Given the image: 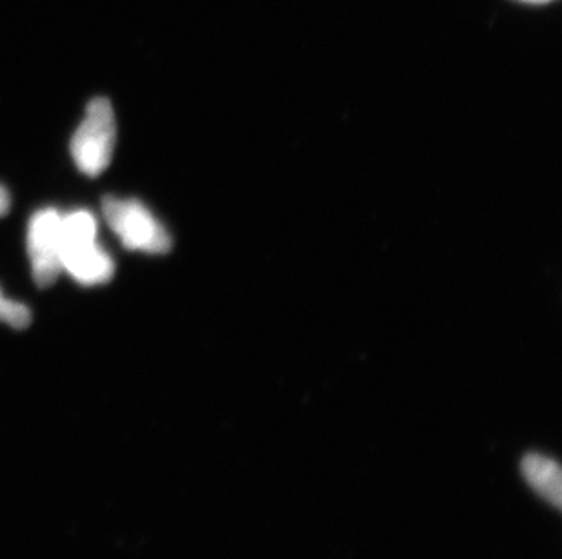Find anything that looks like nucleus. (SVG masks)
<instances>
[{"instance_id":"1","label":"nucleus","mask_w":562,"mask_h":559,"mask_svg":"<svg viewBox=\"0 0 562 559\" xmlns=\"http://www.w3.org/2000/svg\"><path fill=\"white\" fill-rule=\"evenodd\" d=\"M63 271L79 284L101 285L110 282L115 271L112 256L97 243V220L90 212H74L63 217Z\"/></svg>"},{"instance_id":"2","label":"nucleus","mask_w":562,"mask_h":559,"mask_svg":"<svg viewBox=\"0 0 562 559\" xmlns=\"http://www.w3.org/2000/svg\"><path fill=\"white\" fill-rule=\"evenodd\" d=\"M102 213L108 226L117 232L124 248L149 254L171 251L170 232L138 201H119L115 196L102 198Z\"/></svg>"},{"instance_id":"3","label":"nucleus","mask_w":562,"mask_h":559,"mask_svg":"<svg viewBox=\"0 0 562 559\" xmlns=\"http://www.w3.org/2000/svg\"><path fill=\"white\" fill-rule=\"evenodd\" d=\"M117 126L108 99H93L86 110L85 121L71 138L75 164L88 174L99 176L112 162Z\"/></svg>"},{"instance_id":"4","label":"nucleus","mask_w":562,"mask_h":559,"mask_svg":"<svg viewBox=\"0 0 562 559\" xmlns=\"http://www.w3.org/2000/svg\"><path fill=\"white\" fill-rule=\"evenodd\" d=\"M63 217L55 209L35 213L27 227V254L32 259L33 280L41 289L52 287L63 271Z\"/></svg>"},{"instance_id":"5","label":"nucleus","mask_w":562,"mask_h":559,"mask_svg":"<svg viewBox=\"0 0 562 559\" xmlns=\"http://www.w3.org/2000/svg\"><path fill=\"white\" fill-rule=\"evenodd\" d=\"M522 475L539 497L555 506L561 505V469L553 459L541 454H530L522 461Z\"/></svg>"},{"instance_id":"6","label":"nucleus","mask_w":562,"mask_h":559,"mask_svg":"<svg viewBox=\"0 0 562 559\" xmlns=\"http://www.w3.org/2000/svg\"><path fill=\"white\" fill-rule=\"evenodd\" d=\"M0 322L8 323L11 328L26 329L32 323V312L22 304L5 300L0 290Z\"/></svg>"},{"instance_id":"7","label":"nucleus","mask_w":562,"mask_h":559,"mask_svg":"<svg viewBox=\"0 0 562 559\" xmlns=\"http://www.w3.org/2000/svg\"><path fill=\"white\" fill-rule=\"evenodd\" d=\"M10 212V193L4 185H0V217H5Z\"/></svg>"},{"instance_id":"8","label":"nucleus","mask_w":562,"mask_h":559,"mask_svg":"<svg viewBox=\"0 0 562 559\" xmlns=\"http://www.w3.org/2000/svg\"><path fill=\"white\" fill-rule=\"evenodd\" d=\"M526 2H547V0H526Z\"/></svg>"}]
</instances>
